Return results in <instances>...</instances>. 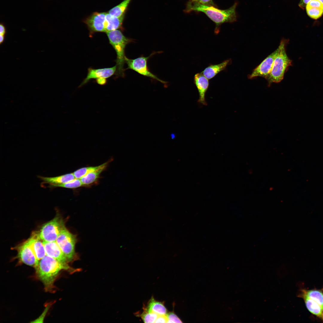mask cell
<instances>
[{
	"mask_svg": "<svg viewBox=\"0 0 323 323\" xmlns=\"http://www.w3.org/2000/svg\"><path fill=\"white\" fill-rule=\"evenodd\" d=\"M38 177L42 181L43 183L48 184V187L52 188L55 186L67 182L76 178L73 173L54 177L41 176H39Z\"/></svg>",
	"mask_w": 323,
	"mask_h": 323,
	"instance_id": "cell-15",
	"label": "cell"
},
{
	"mask_svg": "<svg viewBox=\"0 0 323 323\" xmlns=\"http://www.w3.org/2000/svg\"><path fill=\"white\" fill-rule=\"evenodd\" d=\"M35 269L38 277L43 283L46 291L48 292H53L54 282L61 271L72 270L68 265L46 255L39 260Z\"/></svg>",
	"mask_w": 323,
	"mask_h": 323,
	"instance_id": "cell-2",
	"label": "cell"
},
{
	"mask_svg": "<svg viewBox=\"0 0 323 323\" xmlns=\"http://www.w3.org/2000/svg\"><path fill=\"white\" fill-rule=\"evenodd\" d=\"M231 60L229 59L218 64H211L206 68L201 73L208 79H211L220 72L226 69L227 65L231 64Z\"/></svg>",
	"mask_w": 323,
	"mask_h": 323,
	"instance_id": "cell-16",
	"label": "cell"
},
{
	"mask_svg": "<svg viewBox=\"0 0 323 323\" xmlns=\"http://www.w3.org/2000/svg\"><path fill=\"white\" fill-rule=\"evenodd\" d=\"M189 1L205 5L213 6L215 7L216 6L213 0H189Z\"/></svg>",
	"mask_w": 323,
	"mask_h": 323,
	"instance_id": "cell-29",
	"label": "cell"
},
{
	"mask_svg": "<svg viewBox=\"0 0 323 323\" xmlns=\"http://www.w3.org/2000/svg\"><path fill=\"white\" fill-rule=\"evenodd\" d=\"M277 51L278 48L264 59L253 69L251 74L248 75V78L252 79L260 77L266 79L272 70Z\"/></svg>",
	"mask_w": 323,
	"mask_h": 323,
	"instance_id": "cell-9",
	"label": "cell"
},
{
	"mask_svg": "<svg viewBox=\"0 0 323 323\" xmlns=\"http://www.w3.org/2000/svg\"><path fill=\"white\" fill-rule=\"evenodd\" d=\"M145 310L156 313L158 315H166L167 310L164 304L162 302L155 300L152 297L149 302Z\"/></svg>",
	"mask_w": 323,
	"mask_h": 323,
	"instance_id": "cell-21",
	"label": "cell"
},
{
	"mask_svg": "<svg viewBox=\"0 0 323 323\" xmlns=\"http://www.w3.org/2000/svg\"><path fill=\"white\" fill-rule=\"evenodd\" d=\"M116 65L110 68L94 69L91 67L88 68L86 77L80 84L79 87H81L88 83L91 79H96L103 78L107 79L115 74Z\"/></svg>",
	"mask_w": 323,
	"mask_h": 323,
	"instance_id": "cell-11",
	"label": "cell"
},
{
	"mask_svg": "<svg viewBox=\"0 0 323 323\" xmlns=\"http://www.w3.org/2000/svg\"><path fill=\"white\" fill-rule=\"evenodd\" d=\"M306 6L323 8V5L319 0H312L307 4Z\"/></svg>",
	"mask_w": 323,
	"mask_h": 323,
	"instance_id": "cell-28",
	"label": "cell"
},
{
	"mask_svg": "<svg viewBox=\"0 0 323 323\" xmlns=\"http://www.w3.org/2000/svg\"><path fill=\"white\" fill-rule=\"evenodd\" d=\"M18 257L20 261L35 268L36 267L39 261L36 258L27 240L18 247Z\"/></svg>",
	"mask_w": 323,
	"mask_h": 323,
	"instance_id": "cell-10",
	"label": "cell"
},
{
	"mask_svg": "<svg viewBox=\"0 0 323 323\" xmlns=\"http://www.w3.org/2000/svg\"><path fill=\"white\" fill-rule=\"evenodd\" d=\"M238 4L236 2L229 8L221 10L215 6L205 5L189 1L186 4L185 12L189 13L192 11L202 12L204 13L215 24L214 33L218 34L221 25L225 23H233L237 20L236 8Z\"/></svg>",
	"mask_w": 323,
	"mask_h": 323,
	"instance_id": "cell-1",
	"label": "cell"
},
{
	"mask_svg": "<svg viewBox=\"0 0 323 323\" xmlns=\"http://www.w3.org/2000/svg\"><path fill=\"white\" fill-rule=\"evenodd\" d=\"M46 255L54 258L63 264L68 266V262L56 241L44 242Z\"/></svg>",
	"mask_w": 323,
	"mask_h": 323,
	"instance_id": "cell-13",
	"label": "cell"
},
{
	"mask_svg": "<svg viewBox=\"0 0 323 323\" xmlns=\"http://www.w3.org/2000/svg\"><path fill=\"white\" fill-rule=\"evenodd\" d=\"M312 0H301L298 6L302 9H304L307 4Z\"/></svg>",
	"mask_w": 323,
	"mask_h": 323,
	"instance_id": "cell-31",
	"label": "cell"
},
{
	"mask_svg": "<svg viewBox=\"0 0 323 323\" xmlns=\"http://www.w3.org/2000/svg\"><path fill=\"white\" fill-rule=\"evenodd\" d=\"M158 53V52H153L147 57L141 55L134 59H129L126 56L125 63L127 64V67L125 70L128 69L133 70L141 75L159 81L164 84L165 88L167 87L168 82L160 79L152 73L147 66V62L149 59Z\"/></svg>",
	"mask_w": 323,
	"mask_h": 323,
	"instance_id": "cell-5",
	"label": "cell"
},
{
	"mask_svg": "<svg viewBox=\"0 0 323 323\" xmlns=\"http://www.w3.org/2000/svg\"><path fill=\"white\" fill-rule=\"evenodd\" d=\"M306 296L315 301L323 308V288L320 290L301 289L299 296Z\"/></svg>",
	"mask_w": 323,
	"mask_h": 323,
	"instance_id": "cell-20",
	"label": "cell"
},
{
	"mask_svg": "<svg viewBox=\"0 0 323 323\" xmlns=\"http://www.w3.org/2000/svg\"><path fill=\"white\" fill-rule=\"evenodd\" d=\"M4 36L5 35H0V43L1 44L4 41Z\"/></svg>",
	"mask_w": 323,
	"mask_h": 323,
	"instance_id": "cell-34",
	"label": "cell"
},
{
	"mask_svg": "<svg viewBox=\"0 0 323 323\" xmlns=\"http://www.w3.org/2000/svg\"><path fill=\"white\" fill-rule=\"evenodd\" d=\"M300 297L304 300L308 311L323 322V308L322 307L315 301L306 296H302Z\"/></svg>",
	"mask_w": 323,
	"mask_h": 323,
	"instance_id": "cell-18",
	"label": "cell"
},
{
	"mask_svg": "<svg viewBox=\"0 0 323 323\" xmlns=\"http://www.w3.org/2000/svg\"><path fill=\"white\" fill-rule=\"evenodd\" d=\"M56 242L66 258L68 262L73 261L76 257L75 236L65 227L57 238Z\"/></svg>",
	"mask_w": 323,
	"mask_h": 323,
	"instance_id": "cell-6",
	"label": "cell"
},
{
	"mask_svg": "<svg viewBox=\"0 0 323 323\" xmlns=\"http://www.w3.org/2000/svg\"><path fill=\"white\" fill-rule=\"evenodd\" d=\"M65 227L62 219L57 216L44 224L38 233L40 238L44 242L56 241L62 231Z\"/></svg>",
	"mask_w": 323,
	"mask_h": 323,
	"instance_id": "cell-7",
	"label": "cell"
},
{
	"mask_svg": "<svg viewBox=\"0 0 323 323\" xmlns=\"http://www.w3.org/2000/svg\"><path fill=\"white\" fill-rule=\"evenodd\" d=\"M323 5V0H319Z\"/></svg>",
	"mask_w": 323,
	"mask_h": 323,
	"instance_id": "cell-35",
	"label": "cell"
},
{
	"mask_svg": "<svg viewBox=\"0 0 323 323\" xmlns=\"http://www.w3.org/2000/svg\"><path fill=\"white\" fill-rule=\"evenodd\" d=\"M6 33V28L4 24L1 23L0 25V35H5Z\"/></svg>",
	"mask_w": 323,
	"mask_h": 323,
	"instance_id": "cell-33",
	"label": "cell"
},
{
	"mask_svg": "<svg viewBox=\"0 0 323 323\" xmlns=\"http://www.w3.org/2000/svg\"><path fill=\"white\" fill-rule=\"evenodd\" d=\"M131 0H124L119 4L110 10L108 13L115 17H119L125 14Z\"/></svg>",
	"mask_w": 323,
	"mask_h": 323,
	"instance_id": "cell-22",
	"label": "cell"
},
{
	"mask_svg": "<svg viewBox=\"0 0 323 323\" xmlns=\"http://www.w3.org/2000/svg\"><path fill=\"white\" fill-rule=\"evenodd\" d=\"M288 39H283L278 48L272 70L266 78L268 86L273 83H278L283 79L285 72L289 67L292 65V61L288 57L286 48L288 43Z\"/></svg>",
	"mask_w": 323,
	"mask_h": 323,
	"instance_id": "cell-4",
	"label": "cell"
},
{
	"mask_svg": "<svg viewBox=\"0 0 323 323\" xmlns=\"http://www.w3.org/2000/svg\"><path fill=\"white\" fill-rule=\"evenodd\" d=\"M80 179L75 178L67 182L54 186V188L61 187L70 189H74L80 187L83 185Z\"/></svg>",
	"mask_w": 323,
	"mask_h": 323,
	"instance_id": "cell-25",
	"label": "cell"
},
{
	"mask_svg": "<svg viewBox=\"0 0 323 323\" xmlns=\"http://www.w3.org/2000/svg\"><path fill=\"white\" fill-rule=\"evenodd\" d=\"M158 315L152 312H149L146 310L142 313L141 317L145 323H155Z\"/></svg>",
	"mask_w": 323,
	"mask_h": 323,
	"instance_id": "cell-26",
	"label": "cell"
},
{
	"mask_svg": "<svg viewBox=\"0 0 323 323\" xmlns=\"http://www.w3.org/2000/svg\"><path fill=\"white\" fill-rule=\"evenodd\" d=\"M106 33L109 43L115 49L117 54V58L115 61L117 67L115 78L120 77H124L125 71L124 66L126 57L125 48L128 44L133 42L134 40L125 36L119 30L111 31Z\"/></svg>",
	"mask_w": 323,
	"mask_h": 323,
	"instance_id": "cell-3",
	"label": "cell"
},
{
	"mask_svg": "<svg viewBox=\"0 0 323 323\" xmlns=\"http://www.w3.org/2000/svg\"><path fill=\"white\" fill-rule=\"evenodd\" d=\"M27 240L39 261L46 255L43 241L39 237L38 233L34 232Z\"/></svg>",
	"mask_w": 323,
	"mask_h": 323,
	"instance_id": "cell-14",
	"label": "cell"
},
{
	"mask_svg": "<svg viewBox=\"0 0 323 323\" xmlns=\"http://www.w3.org/2000/svg\"><path fill=\"white\" fill-rule=\"evenodd\" d=\"M125 15L117 17L107 12L105 23V32L118 29L124 30L122 25Z\"/></svg>",
	"mask_w": 323,
	"mask_h": 323,
	"instance_id": "cell-17",
	"label": "cell"
},
{
	"mask_svg": "<svg viewBox=\"0 0 323 323\" xmlns=\"http://www.w3.org/2000/svg\"><path fill=\"white\" fill-rule=\"evenodd\" d=\"M168 319L167 323H182L180 319L173 312H170L166 314Z\"/></svg>",
	"mask_w": 323,
	"mask_h": 323,
	"instance_id": "cell-27",
	"label": "cell"
},
{
	"mask_svg": "<svg viewBox=\"0 0 323 323\" xmlns=\"http://www.w3.org/2000/svg\"><path fill=\"white\" fill-rule=\"evenodd\" d=\"M106 13L105 12H94L83 19V22L86 25L91 37L96 33L105 32Z\"/></svg>",
	"mask_w": 323,
	"mask_h": 323,
	"instance_id": "cell-8",
	"label": "cell"
},
{
	"mask_svg": "<svg viewBox=\"0 0 323 323\" xmlns=\"http://www.w3.org/2000/svg\"><path fill=\"white\" fill-rule=\"evenodd\" d=\"M96 81L98 84L103 85L105 84L106 83L107 80L106 79L100 78L96 79Z\"/></svg>",
	"mask_w": 323,
	"mask_h": 323,
	"instance_id": "cell-32",
	"label": "cell"
},
{
	"mask_svg": "<svg viewBox=\"0 0 323 323\" xmlns=\"http://www.w3.org/2000/svg\"><path fill=\"white\" fill-rule=\"evenodd\" d=\"M109 162V161H107L102 164L100 168L80 178V179L83 185H89L95 182L99 177L101 173L107 167Z\"/></svg>",
	"mask_w": 323,
	"mask_h": 323,
	"instance_id": "cell-19",
	"label": "cell"
},
{
	"mask_svg": "<svg viewBox=\"0 0 323 323\" xmlns=\"http://www.w3.org/2000/svg\"><path fill=\"white\" fill-rule=\"evenodd\" d=\"M308 15L311 18L317 19L320 18L323 14V8L317 7H305Z\"/></svg>",
	"mask_w": 323,
	"mask_h": 323,
	"instance_id": "cell-24",
	"label": "cell"
},
{
	"mask_svg": "<svg viewBox=\"0 0 323 323\" xmlns=\"http://www.w3.org/2000/svg\"><path fill=\"white\" fill-rule=\"evenodd\" d=\"M167 318L166 315H158L155 323H167Z\"/></svg>",
	"mask_w": 323,
	"mask_h": 323,
	"instance_id": "cell-30",
	"label": "cell"
},
{
	"mask_svg": "<svg viewBox=\"0 0 323 323\" xmlns=\"http://www.w3.org/2000/svg\"><path fill=\"white\" fill-rule=\"evenodd\" d=\"M194 80V84L199 93L198 102L202 105H207V104L205 99V95L209 86L208 79L200 72L195 74Z\"/></svg>",
	"mask_w": 323,
	"mask_h": 323,
	"instance_id": "cell-12",
	"label": "cell"
},
{
	"mask_svg": "<svg viewBox=\"0 0 323 323\" xmlns=\"http://www.w3.org/2000/svg\"><path fill=\"white\" fill-rule=\"evenodd\" d=\"M101 164L96 166H90L81 168L74 172L73 173L76 178L80 179L90 173L98 169L101 167Z\"/></svg>",
	"mask_w": 323,
	"mask_h": 323,
	"instance_id": "cell-23",
	"label": "cell"
}]
</instances>
